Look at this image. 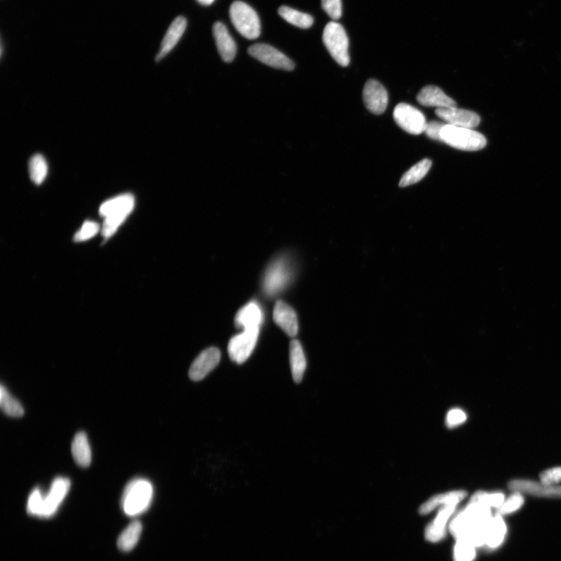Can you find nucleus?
I'll use <instances>...</instances> for the list:
<instances>
[{"label": "nucleus", "mask_w": 561, "mask_h": 561, "mask_svg": "<svg viewBox=\"0 0 561 561\" xmlns=\"http://www.w3.org/2000/svg\"><path fill=\"white\" fill-rule=\"evenodd\" d=\"M540 481L548 485L561 483V466L549 468L540 474Z\"/></svg>", "instance_id": "38"}, {"label": "nucleus", "mask_w": 561, "mask_h": 561, "mask_svg": "<svg viewBox=\"0 0 561 561\" xmlns=\"http://www.w3.org/2000/svg\"><path fill=\"white\" fill-rule=\"evenodd\" d=\"M279 14L282 19L288 22L289 24L300 28H309L314 24L313 16L308 14L300 12V11L297 10L286 7V5H283V7L279 8Z\"/></svg>", "instance_id": "28"}, {"label": "nucleus", "mask_w": 561, "mask_h": 561, "mask_svg": "<svg viewBox=\"0 0 561 561\" xmlns=\"http://www.w3.org/2000/svg\"><path fill=\"white\" fill-rule=\"evenodd\" d=\"M417 101L422 106L445 108L456 106L457 104L452 98H450L437 86H426L420 91Z\"/></svg>", "instance_id": "19"}, {"label": "nucleus", "mask_w": 561, "mask_h": 561, "mask_svg": "<svg viewBox=\"0 0 561 561\" xmlns=\"http://www.w3.org/2000/svg\"><path fill=\"white\" fill-rule=\"evenodd\" d=\"M196 1L203 5H210L215 2L216 0H196Z\"/></svg>", "instance_id": "40"}, {"label": "nucleus", "mask_w": 561, "mask_h": 561, "mask_svg": "<svg viewBox=\"0 0 561 561\" xmlns=\"http://www.w3.org/2000/svg\"><path fill=\"white\" fill-rule=\"evenodd\" d=\"M48 170L47 161L42 154L34 155L29 161V175L34 183L41 185L48 175Z\"/></svg>", "instance_id": "29"}, {"label": "nucleus", "mask_w": 561, "mask_h": 561, "mask_svg": "<svg viewBox=\"0 0 561 561\" xmlns=\"http://www.w3.org/2000/svg\"><path fill=\"white\" fill-rule=\"evenodd\" d=\"M524 502L525 500L522 494L514 492L507 499H505L503 505L497 509V511L502 516H507V514L518 511L523 506Z\"/></svg>", "instance_id": "33"}, {"label": "nucleus", "mask_w": 561, "mask_h": 561, "mask_svg": "<svg viewBox=\"0 0 561 561\" xmlns=\"http://www.w3.org/2000/svg\"><path fill=\"white\" fill-rule=\"evenodd\" d=\"M289 269L283 260H277L271 264L265 274L264 288L267 294L274 296L285 288L289 280Z\"/></svg>", "instance_id": "15"}, {"label": "nucleus", "mask_w": 561, "mask_h": 561, "mask_svg": "<svg viewBox=\"0 0 561 561\" xmlns=\"http://www.w3.org/2000/svg\"><path fill=\"white\" fill-rule=\"evenodd\" d=\"M213 34L220 56L223 61L232 62L236 55V44L230 36L228 29L221 22H216L213 26Z\"/></svg>", "instance_id": "18"}, {"label": "nucleus", "mask_w": 561, "mask_h": 561, "mask_svg": "<svg viewBox=\"0 0 561 561\" xmlns=\"http://www.w3.org/2000/svg\"><path fill=\"white\" fill-rule=\"evenodd\" d=\"M505 501V496L502 493H488L479 491L472 496L470 501L479 503L490 509H499Z\"/></svg>", "instance_id": "32"}, {"label": "nucleus", "mask_w": 561, "mask_h": 561, "mask_svg": "<svg viewBox=\"0 0 561 561\" xmlns=\"http://www.w3.org/2000/svg\"><path fill=\"white\" fill-rule=\"evenodd\" d=\"M263 321V313L257 304L249 303L237 312L235 323L237 327L246 330L260 328Z\"/></svg>", "instance_id": "21"}, {"label": "nucleus", "mask_w": 561, "mask_h": 561, "mask_svg": "<svg viewBox=\"0 0 561 561\" xmlns=\"http://www.w3.org/2000/svg\"><path fill=\"white\" fill-rule=\"evenodd\" d=\"M187 22L183 16H178L172 21L161 45L156 61H160L175 47L186 30Z\"/></svg>", "instance_id": "20"}, {"label": "nucleus", "mask_w": 561, "mask_h": 561, "mask_svg": "<svg viewBox=\"0 0 561 561\" xmlns=\"http://www.w3.org/2000/svg\"><path fill=\"white\" fill-rule=\"evenodd\" d=\"M135 206V198L130 194H121L108 200L100 206V214L104 218L102 233L105 239L113 236L128 217Z\"/></svg>", "instance_id": "1"}, {"label": "nucleus", "mask_w": 561, "mask_h": 561, "mask_svg": "<svg viewBox=\"0 0 561 561\" xmlns=\"http://www.w3.org/2000/svg\"><path fill=\"white\" fill-rule=\"evenodd\" d=\"M507 525L504 518L497 514L490 519L488 526L485 547L496 549L504 542L507 535Z\"/></svg>", "instance_id": "23"}, {"label": "nucleus", "mask_w": 561, "mask_h": 561, "mask_svg": "<svg viewBox=\"0 0 561 561\" xmlns=\"http://www.w3.org/2000/svg\"><path fill=\"white\" fill-rule=\"evenodd\" d=\"M154 494L153 485L148 480L136 478L126 485L121 506L126 516L134 517L147 511Z\"/></svg>", "instance_id": "3"}, {"label": "nucleus", "mask_w": 561, "mask_h": 561, "mask_svg": "<svg viewBox=\"0 0 561 561\" xmlns=\"http://www.w3.org/2000/svg\"><path fill=\"white\" fill-rule=\"evenodd\" d=\"M492 517L490 508L470 501L463 510L450 520L449 530L456 539H459L487 525Z\"/></svg>", "instance_id": "2"}, {"label": "nucleus", "mask_w": 561, "mask_h": 561, "mask_svg": "<svg viewBox=\"0 0 561 561\" xmlns=\"http://www.w3.org/2000/svg\"><path fill=\"white\" fill-rule=\"evenodd\" d=\"M432 166V161L430 159H425L419 161L412 168L404 173L402 176L399 186L401 187H407L410 185L415 184L424 179L427 172L430 171Z\"/></svg>", "instance_id": "27"}, {"label": "nucleus", "mask_w": 561, "mask_h": 561, "mask_svg": "<svg viewBox=\"0 0 561 561\" xmlns=\"http://www.w3.org/2000/svg\"><path fill=\"white\" fill-rule=\"evenodd\" d=\"M220 360L221 352L217 348H209L202 352L190 366V378L194 381L203 380L218 365Z\"/></svg>", "instance_id": "14"}, {"label": "nucleus", "mask_w": 561, "mask_h": 561, "mask_svg": "<svg viewBox=\"0 0 561 561\" xmlns=\"http://www.w3.org/2000/svg\"><path fill=\"white\" fill-rule=\"evenodd\" d=\"M289 360L295 382H301L306 368V360L301 344L298 340L291 341L289 345Z\"/></svg>", "instance_id": "24"}, {"label": "nucleus", "mask_w": 561, "mask_h": 561, "mask_svg": "<svg viewBox=\"0 0 561 561\" xmlns=\"http://www.w3.org/2000/svg\"><path fill=\"white\" fill-rule=\"evenodd\" d=\"M321 4L323 9L333 20H339L342 16V0H322Z\"/></svg>", "instance_id": "36"}, {"label": "nucleus", "mask_w": 561, "mask_h": 561, "mask_svg": "<svg viewBox=\"0 0 561 561\" xmlns=\"http://www.w3.org/2000/svg\"><path fill=\"white\" fill-rule=\"evenodd\" d=\"M71 488V480L65 477H57L51 483L49 492L44 494L43 506L40 518L54 516L65 499Z\"/></svg>", "instance_id": "11"}, {"label": "nucleus", "mask_w": 561, "mask_h": 561, "mask_svg": "<svg viewBox=\"0 0 561 561\" xmlns=\"http://www.w3.org/2000/svg\"><path fill=\"white\" fill-rule=\"evenodd\" d=\"M0 407L3 413L11 417H21L25 413L21 404L10 395L3 385L0 389Z\"/></svg>", "instance_id": "30"}, {"label": "nucleus", "mask_w": 561, "mask_h": 561, "mask_svg": "<svg viewBox=\"0 0 561 561\" xmlns=\"http://www.w3.org/2000/svg\"><path fill=\"white\" fill-rule=\"evenodd\" d=\"M363 95L364 103L369 111L375 115L385 113L389 104V95L385 87L378 80H368L364 86Z\"/></svg>", "instance_id": "13"}, {"label": "nucleus", "mask_w": 561, "mask_h": 561, "mask_svg": "<svg viewBox=\"0 0 561 561\" xmlns=\"http://www.w3.org/2000/svg\"><path fill=\"white\" fill-rule=\"evenodd\" d=\"M439 119L444 121L446 124L465 127V128L475 129L479 124V115L470 110L462 109L455 107L437 108L435 111Z\"/></svg>", "instance_id": "12"}, {"label": "nucleus", "mask_w": 561, "mask_h": 561, "mask_svg": "<svg viewBox=\"0 0 561 561\" xmlns=\"http://www.w3.org/2000/svg\"><path fill=\"white\" fill-rule=\"evenodd\" d=\"M454 549L455 561H473L477 556V547L465 538L456 539Z\"/></svg>", "instance_id": "31"}, {"label": "nucleus", "mask_w": 561, "mask_h": 561, "mask_svg": "<svg viewBox=\"0 0 561 561\" xmlns=\"http://www.w3.org/2000/svg\"><path fill=\"white\" fill-rule=\"evenodd\" d=\"M100 225L95 222L87 221L83 224L82 227L80 228L76 235H75L74 240L78 242L89 240L91 239L92 237L95 236L98 232H100Z\"/></svg>", "instance_id": "35"}, {"label": "nucleus", "mask_w": 561, "mask_h": 561, "mask_svg": "<svg viewBox=\"0 0 561 561\" xmlns=\"http://www.w3.org/2000/svg\"><path fill=\"white\" fill-rule=\"evenodd\" d=\"M231 21L241 36L250 40L260 36L262 26L256 11L246 3L236 1L230 7Z\"/></svg>", "instance_id": "5"}, {"label": "nucleus", "mask_w": 561, "mask_h": 561, "mask_svg": "<svg viewBox=\"0 0 561 561\" xmlns=\"http://www.w3.org/2000/svg\"><path fill=\"white\" fill-rule=\"evenodd\" d=\"M442 142L466 152H477L487 146V139L474 129L446 124L442 133Z\"/></svg>", "instance_id": "4"}, {"label": "nucleus", "mask_w": 561, "mask_h": 561, "mask_svg": "<svg viewBox=\"0 0 561 561\" xmlns=\"http://www.w3.org/2000/svg\"><path fill=\"white\" fill-rule=\"evenodd\" d=\"M248 53L264 65L276 69L291 71L295 68L294 62L285 54L267 44H256L251 46Z\"/></svg>", "instance_id": "9"}, {"label": "nucleus", "mask_w": 561, "mask_h": 561, "mask_svg": "<svg viewBox=\"0 0 561 561\" xmlns=\"http://www.w3.org/2000/svg\"><path fill=\"white\" fill-rule=\"evenodd\" d=\"M393 115L396 124L409 134L419 135L425 132L427 122L424 115L409 104H398Z\"/></svg>", "instance_id": "7"}, {"label": "nucleus", "mask_w": 561, "mask_h": 561, "mask_svg": "<svg viewBox=\"0 0 561 561\" xmlns=\"http://www.w3.org/2000/svg\"><path fill=\"white\" fill-rule=\"evenodd\" d=\"M323 41L329 54L340 66L350 65L349 38L342 25L334 21L328 23L323 30Z\"/></svg>", "instance_id": "6"}, {"label": "nucleus", "mask_w": 561, "mask_h": 561, "mask_svg": "<svg viewBox=\"0 0 561 561\" xmlns=\"http://www.w3.org/2000/svg\"><path fill=\"white\" fill-rule=\"evenodd\" d=\"M445 125L446 124L432 121L431 123H427L424 133L433 140L442 142V133Z\"/></svg>", "instance_id": "39"}, {"label": "nucleus", "mask_w": 561, "mask_h": 561, "mask_svg": "<svg viewBox=\"0 0 561 561\" xmlns=\"http://www.w3.org/2000/svg\"><path fill=\"white\" fill-rule=\"evenodd\" d=\"M44 494L39 488H34L28 497L27 511L33 516H41Z\"/></svg>", "instance_id": "34"}, {"label": "nucleus", "mask_w": 561, "mask_h": 561, "mask_svg": "<svg viewBox=\"0 0 561 561\" xmlns=\"http://www.w3.org/2000/svg\"><path fill=\"white\" fill-rule=\"evenodd\" d=\"M456 505H448L439 507V510L435 519L427 526L425 536L426 540L431 542L442 540L449 529L450 520L456 511Z\"/></svg>", "instance_id": "16"}, {"label": "nucleus", "mask_w": 561, "mask_h": 561, "mask_svg": "<svg viewBox=\"0 0 561 561\" xmlns=\"http://www.w3.org/2000/svg\"><path fill=\"white\" fill-rule=\"evenodd\" d=\"M259 333L260 328L246 330L231 339L228 345L231 360L238 364L245 363L255 348Z\"/></svg>", "instance_id": "8"}, {"label": "nucleus", "mask_w": 561, "mask_h": 561, "mask_svg": "<svg viewBox=\"0 0 561 561\" xmlns=\"http://www.w3.org/2000/svg\"><path fill=\"white\" fill-rule=\"evenodd\" d=\"M142 533V525L138 520L130 523L119 537L118 547L124 552L130 551L137 545Z\"/></svg>", "instance_id": "26"}, {"label": "nucleus", "mask_w": 561, "mask_h": 561, "mask_svg": "<svg viewBox=\"0 0 561 561\" xmlns=\"http://www.w3.org/2000/svg\"><path fill=\"white\" fill-rule=\"evenodd\" d=\"M467 496V493L464 490H455L450 492L435 495L431 497L422 505L420 508V512L422 514H427L438 507L446 506L448 505H458L459 503L463 501Z\"/></svg>", "instance_id": "22"}, {"label": "nucleus", "mask_w": 561, "mask_h": 561, "mask_svg": "<svg viewBox=\"0 0 561 561\" xmlns=\"http://www.w3.org/2000/svg\"><path fill=\"white\" fill-rule=\"evenodd\" d=\"M466 420L467 415L463 410L453 409L446 416V425L448 428H455L463 424Z\"/></svg>", "instance_id": "37"}, {"label": "nucleus", "mask_w": 561, "mask_h": 561, "mask_svg": "<svg viewBox=\"0 0 561 561\" xmlns=\"http://www.w3.org/2000/svg\"><path fill=\"white\" fill-rule=\"evenodd\" d=\"M509 490L513 492L525 494L546 499H561V485H548L529 479H514L508 483Z\"/></svg>", "instance_id": "10"}, {"label": "nucleus", "mask_w": 561, "mask_h": 561, "mask_svg": "<svg viewBox=\"0 0 561 561\" xmlns=\"http://www.w3.org/2000/svg\"><path fill=\"white\" fill-rule=\"evenodd\" d=\"M71 452L76 463L83 468L89 467L91 462V450L88 437L84 432H79L75 435Z\"/></svg>", "instance_id": "25"}, {"label": "nucleus", "mask_w": 561, "mask_h": 561, "mask_svg": "<svg viewBox=\"0 0 561 561\" xmlns=\"http://www.w3.org/2000/svg\"><path fill=\"white\" fill-rule=\"evenodd\" d=\"M276 325L282 329L289 337H296L299 332V323L296 312L286 303L277 301L273 313Z\"/></svg>", "instance_id": "17"}]
</instances>
